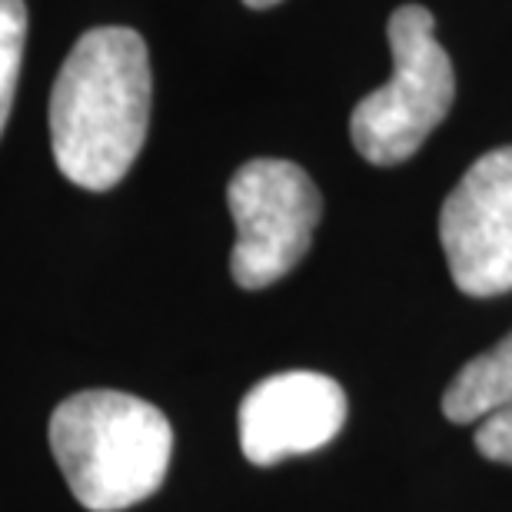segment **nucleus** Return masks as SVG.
Segmentation results:
<instances>
[{
    "instance_id": "nucleus-1",
    "label": "nucleus",
    "mask_w": 512,
    "mask_h": 512,
    "mask_svg": "<svg viewBox=\"0 0 512 512\" xmlns=\"http://www.w3.org/2000/svg\"><path fill=\"white\" fill-rule=\"evenodd\" d=\"M150 100V54L137 30H87L50 90V150L60 173L84 190H114L143 150Z\"/></svg>"
},
{
    "instance_id": "nucleus-2",
    "label": "nucleus",
    "mask_w": 512,
    "mask_h": 512,
    "mask_svg": "<svg viewBox=\"0 0 512 512\" xmlns=\"http://www.w3.org/2000/svg\"><path fill=\"white\" fill-rule=\"evenodd\" d=\"M50 449L80 506L120 512L163 486L173 429L147 399L117 389H84L50 416Z\"/></svg>"
},
{
    "instance_id": "nucleus-3",
    "label": "nucleus",
    "mask_w": 512,
    "mask_h": 512,
    "mask_svg": "<svg viewBox=\"0 0 512 512\" xmlns=\"http://www.w3.org/2000/svg\"><path fill=\"white\" fill-rule=\"evenodd\" d=\"M393 77L353 107L350 137L373 167H396L423 147L446 120L456 97L453 60L436 40V17L423 4H403L389 17Z\"/></svg>"
},
{
    "instance_id": "nucleus-4",
    "label": "nucleus",
    "mask_w": 512,
    "mask_h": 512,
    "mask_svg": "<svg viewBox=\"0 0 512 512\" xmlns=\"http://www.w3.org/2000/svg\"><path fill=\"white\" fill-rule=\"evenodd\" d=\"M227 207L237 223L230 273L243 290L283 280L310 250L323 217V197L310 173L276 157L250 160L233 173Z\"/></svg>"
},
{
    "instance_id": "nucleus-5",
    "label": "nucleus",
    "mask_w": 512,
    "mask_h": 512,
    "mask_svg": "<svg viewBox=\"0 0 512 512\" xmlns=\"http://www.w3.org/2000/svg\"><path fill=\"white\" fill-rule=\"evenodd\" d=\"M449 276L466 296L512 290V147L483 153L439 210Z\"/></svg>"
},
{
    "instance_id": "nucleus-6",
    "label": "nucleus",
    "mask_w": 512,
    "mask_h": 512,
    "mask_svg": "<svg viewBox=\"0 0 512 512\" xmlns=\"http://www.w3.org/2000/svg\"><path fill=\"white\" fill-rule=\"evenodd\" d=\"M346 413V393L333 376L310 370L266 376L240 403V449L253 466L316 453L333 443Z\"/></svg>"
},
{
    "instance_id": "nucleus-7",
    "label": "nucleus",
    "mask_w": 512,
    "mask_h": 512,
    "mask_svg": "<svg viewBox=\"0 0 512 512\" xmlns=\"http://www.w3.org/2000/svg\"><path fill=\"white\" fill-rule=\"evenodd\" d=\"M512 403V333L453 376L443 393L449 423H483L496 409Z\"/></svg>"
},
{
    "instance_id": "nucleus-8",
    "label": "nucleus",
    "mask_w": 512,
    "mask_h": 512,
    "mask_svg": "<svg viewBox=\"0 0 512 512\" xmlns=\"http://www.w3.org/2000/svg\"><path fill=\"white\" fill-rule=\"evenodd\" d=\"M27 44V7L24 0H0V133L14 107L20 64Z\"/></svg>"
},
{
    "instance_id": "nucleus-9",
    "label": "nucleus",
    "mask_w": 512,
    "mask_h": 512,
    "mask_svg": "<svg viewBox=\"0 0 512 512\" xmlns=\"http://www.w3.org/2000/svg\"><path fill=\"white\" fill-rule=\"evenodd\" d=\"M476 449L493 463L512 466V403L486 416L476 429Z\"/></svg>"
},
{
    "instance_id": "nucleus-10",
    "label": "nucleus",
    "mask_w": 512,
    "mask_h": 512,
    "mask_svg": "<svg viewBox=\"0 0 512 512\" xmlns=\"http://www.w3.org/2000/svg\"><path fill=\"white\" fill-rule=\"evenodd\" d=\"M247 7H253V10H266V7H276L280 0H243Z\"/></svg>"
}]
</instances>
